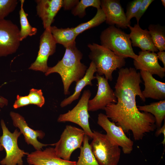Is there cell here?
<instances>
[{"label": "cell", "mask_w": 165, "mask_h": 165, "mask_svg": "<svg viewBox=\"0 0 165 165\" xmlns=\"http://www.w3.org/2000/svg\"><path fill=\"white\" fill-rule=\"evenodd\" d=\"M82 57V53L76 47L75 43L65 48L62 59L54 66L49 67L45 73L46 76L54 73L60 75L65 95L70 94L69 88L71 84L74 82H77L85 74L87 68L81 61Z\"/></svg>", "instance_id": "cell-1"}, {"label": "cell", "mask_w": 165, "mask_h": 165, "mask_svg": "<svg viewBox=\"0 0 165 165\" xmlns=\"http://www.w3.org/2000/svg\"><path fill=\"white\" fill-rule=\"evenodd\" d=\"M87 46L90 51L89 57L94 64L97 74L104 76L108 80L113 79L112 73L125 64V58L115 54L108 48L97 44H89Z\"/></svg>", "instance_id": "cell-2"}, {"label": "cell", "mask_w": 165, "mask_h": 165, "mask_svg": "<svg viewBox=\"0 0 165 165\" xmlns=\"http://www.w3.org/2000/svg\"><path fill=\"white\" fill-rule=\"evenodd\" d=\"M101 45L124 58L136 59L138 57L133 51L129 35L114 26L103 31L100 35Z\"/></svg>", "instance_id": "cell-3"}, {"label": "cell", "mask_w": 165, "mask_h": 165, "mask_svg": "<svg viewBox=\"0 0 165 165\" xmlns=\"http://www.w3.org/2000/svg\"><path fill=\"white\" fill-rule=\"evenodd\" d=\"M90 144L99 165H118L121 156L119 147L106 135L94 131Z\"/></svg>", "instance_id": "cell-4"}, {"label": "cell", "mask_w": 165, "mask_h": 165, "mask_svg": "<svg viewBox=\"0 0 165 165\" xmlns=\"http://www.w3.org/2000/svg\"><path fill=\"white\" fill-rule=\"evenodd\" d=\"M2 134L0 137V143L5 150L6 156L0 161L1 165H23L22 158L29 153L20 149L17 143L19 137L21 134L17 129L11 133L7 127L4 121L0 122Z\"/></svg>", "instance_id": "cell-5"}, {"label": "cell", "mask_w": 165, "mask_h": 165, "mask_svg": "<svg viewBox=\"0 0 165 165\" xmlns=\"http://www.w3.org/2000/svg\"><path fill=\"white\" fill-rule=\"evenodd\" d=\"M91 94L90 90H84L76 105L71 110L58 116V122H71L80 126L85 134L93 139L94 134L91 130L89 123L90 117L88 113V104Z\"/></svg>", "instance_id": "cell-6"}, {"label": "cell", "mask_w": 165, "mask_h": 165, "mask_svg": "<svg viewBox=\"0 0 165 165\" xmlns=\"http://www.w3.org/2000/svg\"><path fill=\"white\" fill-rule=\"evenodd\" d=\"M85 135L82 129L67 125L59 140L54 144L56 154L63 159L70 160L73 152L78 148H81Z\"/></svg>", "instance_id": "cell-7"}, {"label": "cell", "mask_w": 165, "mask_h": 165, "mask_svg": "<svg viewBox=\"0 0 165 165\" xmlns=\"http://www.w3.org/2000/svg\"><path fill=\"white\" fill-rule=\"evenodd\" d=\"M20 42L17 26L9 20H0V57L16 53Z\"/></svg>", "instance_id": "cell-8"}, {"label": "cell", "mask_w": 165, "mask_h": 165, "mask_svg": "<svg viewBox=\"0 0 165 165\" xmlns=\"http://www.w3.org/2000/svg\"><path fill=\"white\" fill-rule=\"evenodd\" d=\"M97 123L106 132V135L122 149L125 154H130L133 150L134 142L128 137L120 127L111 121L105 114L100 113Z\"/></svg>", "instance_id": "cell-9"}, {"label": "cell", "mask_w": 165, "mask_h": 165, "mask_svg": "<svg viewBox=\"0 0 165 165\" xmlns=\"http://www.w3.org/2000/svg\"><path fill=\"white\" fill-rule=\"evenodd\" d=\"M57 44L50 29H45L40 37L39 49L36 58L28 69L45 73L49 68L47 65L48 58L55 52Z\"/></svg>", "instance_id": "cell-10"}, {"label": "cell", "mask_w": 165, "mask_h": 165, "mask_svg": "<svg viewBox=\"0 0 165 165\" xmlns=\"http://www.w3.org/2000/svg\"><path fill=\"white\" fill-rule=\"evenodd\" d=\"M95 77L97 83V90L95 96L88 101V111L104 110L108 105L117 102L114 92L110 86L108 80L104 76L99 75L97 73Z\"/></svg>", "instance_id": "cell-11"}, {"label": "cell", "mask_w": 165, "mask_h": 165, "mask_svg": "<svg viewBox=\"0 0 165 165\" xmlns=\"http://www.w3.org/2000/svg\"><path fill=\"white\" fill-rule=\"evenodd\" d=\"M10 116L13 125L20 130V132L24 137L25 142L32 145L36 150H40L48 145L54 146V144H44L40 142L38 138L42 139L45 136V133L41 130H35L28 125L24 117L17 112L11 111Z\"/></svg>", "instance_id": "cell-12"}, {"label": "cell", "mask_w": 165, "mask_h": 165, "mask_svg": "<svg viewBox=\"0 0 165 165\" xmlns=\"http://www.w3.org/2000/svg\"><path fill=\"white\" fill-rule=\"evenodd\" d=\"M101 8L105 15L107 24L122 28H127L130 25L119 0H101Z\"/></svg>", "instance_id": "cell-13"}, {"label": "cell", "mask_w": 165, "mask_h": 165, "mask_svg": "<svg viewBox=\"0 0 165 165\" xmlns=\"http://www.w3.org/2000/svg\"><path fill=\"white\" fill-rule=\"evenodd\" d=\"M27 162L31 165H75L76 161L63 159L56 154L54 148L49 147L36 150L27 156Z\"/></svg>", "instance_id": "cell-14"}, {"label": "cell", "mask_w": 165, "mask_h": 165, "mask_svg": "<svg viewBox=\"0 0 165 165\" xmlns=\"http://www.w3.org/2000/svg\"><path fill=\"white\" fill-rule=\"evenodd\" d=\"M135 68L156 75L161 78L165 76V68L159 64L157 54L148 51H141L138 57L134 61Z\"/></svg>", "instance_id": "cell-15"}, {"label": "cell", "mask_w": 165, "mask_h": 165, "mask_svg": "<svg viewBox=\"0 0 165 165\" xmlns=\"http://www.w3.org/2000/svg\"><path fill=\"white\" fill-rule=\"evenodd\" d=\"M37 15L45 29H50L54 17L62 7V0H36Z\"/></svg>", "instance_id": "cell-16"}, {"label": "cell", "mask_w": 165, "mask_h": 165, "mask_svg": "<svg viewBox=\"0 0 165 165\" xmlns=\"http://www.w3.org/2000/svg\"><path fill=\"white\" fill-rule=\"evenodd\" d=\"M141 78L144 82L145 88L142 91L143 97L159 101L165 99V83L156 79L153 75L140 71Z\"/></svg>", "instance_id": "cell-17"}, {"label": "cell", "mask_w": 165, "mask_h": 165, "mask_svg": "<svg viewBox=\"0 0 165 165\" xmlns=\"http://www.w3.org/2000/svg\"><path fill=\"white\" fill-rule=\"evenodd\" d=\"M130 31L129 34L132 46L140 48L141 51L156 52L158 50L154 46L148 30H144L137 24L134 27L128 26Z\"/></svg>", "instance_id": "cell-18"}, {"label": "cell", "mask_w": 165, "mask_h": 165, "mask_svg": "<svg viewBox=\"0 0 165 165\" xmlns=\"http://www.w3.org/2000/svg\"><path fill=\"white\" fill-rule=\"evenodd\" d=\"M96 72L97 69L94 64L91 61L84 76L76 83L74 93L68 98L64 99L61 103L60 106L61 108L66 107L78 99L82 90L86 86H93L92 81L96 79L94 74Z\"/></svg>", "instance_id": "cell-19"}, {"label": "cell", "mask_w": 165, "mask_h": 165, "mask_svg": "<svg viewBox=\"0 0 165 165\" xmlns=\"http://www.w3.org/2000/svg\"><path fill=\"white\" fill-rule=\"evenodd\" d=\"M50 31L56 43L62 45L65 48L76 43L75 39L78 35L74 28H58L55 26H51Z\"/></svg>", "instance_id": "cell-20"}, {"label": "cell", "mask_w": 165, "mask_h": 165, "mask_svg": "<svg viewBox=\"0 0 165 165\" xmlns=\"http://www.w3.org/2000/svg\"><path fill=\"white\" fill-rule=\"evenodd\" d=\"M137 107L140 111L150 113L154 116L158 128L161 127L162 122L165 118V100L148 105L138 106Z\"/></svg>", "instance_id": "cell-21"}, {"label": "cell", "mask_w": 165, "mask_h": 165, "mask_svg": "<svg viewBox=\"0 0 165 165\" xmlns=\"http://www.w3.org/2000/svg\"><path fill=\"white\" fill-rule=\"evenodd\" d=\"M89 139V137L85 134L83 145L80 148V155L75 165H99L92 151Z\"/></svg>", "instance_id": "cell-22"}, {"label": "cell", "mask_w": 165, "mask_h": 165, "mask_svg": "<svg viewBox=\"0 0 165 165\" xmlns=\"http://www.w3.org/2000/svg\"><path fill=\"white\" fill-rule=\"evenodd\" d=\"M20 8L19 12L20 21V41H22L28 36H31L35 35L37 32L36 28L32 27L30 24L26 13L24 9V0H20Z\"/></svg>", "instance_id": "cell-23"}, {"label": "cell", "mask_w": 165, "mask_h": 165, "mask_svg": "<svg viewBox=\"0 0 165 165\" xmlns=\"http://www.w3.org/2000/svg\"><path fill=\"white\" fill-rule=\"evenodd\" d=\"M148 31L153 43L159 51L165 50V29L159 24H150Z\"/></svg>", "instance_id": "cell-24"}, {"label": "cell", "mask_w": 165, "mask_h": 165, "mask_svg": "<svg viewBox=\"0 0 165 165\" xmlns=\"http://www.w3.org/2000/svg\"><path fill=\"white\" fill-rule=\"evenodd\" d=\"M105 15L101 8L97 9L95 16L90 20L82 23L75 28L74 30L78 36L79 34L87 30L98 26L105 21Z\"/></svg>", "instance_id": "cell-25"}, {"label": "cell", "mask_w": 165, "mask_h": 165, "mask_svg": "<svg viewBox=\"0 0 165 165\" xmlns=\"http://www.w3.org/2000/svg\"><path fill=\"white\" fill-rule=\"evenodd\" d=\"M89 7H93L97 9L101 8V0H81L72 9V13L75 16L82 18L86 15V9Z\"/></svg>", "instance_id": "cell-26"}, {"label": "cell", "mask_w": 165, "mask_h": 165, "mask_svg": "<svg viewBox=\"0 0 165 165\" xmlns=\"http://www.w3.org/2000/svg\"><path fill=\"white\" fill-rule=\"evenodd\" d=\"M18 1L17 0H0V20L5 19L15 9Z\"/></svg>", "instance_id": "cell-27"}, {"label": "cell", "mask_w": 165, "mask_h": 165, "mask_svg": "<svg viewBox=\"0 0 165 165\" xmlns=\"http://www.w3.org/2000/svg\"><path fill=\"white\" fill-rule=\"evenodd\" d=\"M28 96L31 104L36 105L40 108L44 104L45 100L41 90L32 88Z\"/></svg>", "instance_id": "cell-28"}, {"label": "cell", "mask_w": 165, "mask_h": 165, "mask_svg": "<svg viewBox=\"0 0 165 165\" xmlns=\"http://www.w3.org/2000/svg\"><path fill=\"white\" fill-rule=\"evenodd\" d=\"M142 0H134L127 5L125 15L127 21L131 23L130 20L135 17L138 13Z\"/></svg>", "instance_id": "cell-29"}, {"label": "cell", "mask_w": 165, "mask_h": 165, "mask_svg": "<svg viewBox=\"0 0 165 165\" xmlns=\"http://www.w3.org/2000/svg\"><path fill=\"white\" fill-rule=\"evenodd\" d=\"M153 1V0H142L138 13L135 17L137 20V24H139V22L140 19Z\"/></svg>", "instance_id": "cell-30"}, {"label": "cell", "mask_w": 165, "mask_h": 165, "mask_svg": "<svg viewBox=\"0 0 165 165\" xmlns=\"http://www.w3.org/2000/svg\"><path fill=\"white\" fill-rule=\"evenodd\" d=\"M30 104L31 102L28 96H20L17 95L13 107L14 108L17 109Z\"/></svg>", "instance_id": "cell-31"}, {"label": "cell", "mask_w": 165, "mask_h": 165, "mask_svg": "<svg viewBox=\"0 0 165 165\" xmlns=\"http://www.w3.org/2000/svg\"><path fill=\"white\" fill-rule=\"evenodd\" d=\"M79 1L78 0H62V7L64 10H72Z\"/></svg>", "instance_id": "cell-32"}, {"label": "cell", "mask_w": 165, "mask_h": 165, "mask_svg": "<svg viewBox=\"0 0 165 165\" xmlns=\"http://www.w3.org/2000/svg\"><path fill=\"white\" fill-rule=\"evenodd\" d=\"M161 134H163L164 138L163 139L161 142L163 146H164L165 144V121L164 120V124L161 126L160 127L158 128L157 131L155 133V135L156 137H158Z\"/></svg>", "instance_id": "cell-33"}, {"label": "cell", "mask_w": 165, "mask_h": 165, "mask_svg": "<svg viewBox=\"0 0 165 165\" xmlns=\"http://www.w3.org/2000/svg\"><path fill=\"white\" fill-rule=\"evenodd\" d=\"M158 59L162 62L164 68H165V52L164 51H159L157 54Z\"/></svg>", "instance_id": "cell-34"}, {"label": "cell", "mask_w": 165, "mask_h": 165, "mask_svg": "<svg viewBox=\"0 0 165 165\" xmlns=\"http://www.w3.org/2000/svg\"><path fill=\"white\" fill-rule=\"evenodd\" d=\"M8 104V101L7 99L2 97H0V108H3Z\"/></svg>", "instance_id": "cell-35"}, {"label": "cell", "mask_w": 165, "mask_h": 165, "mask_svg": "<svg viewBox=\"0 0 165 165\" xmlns=\"http://www.w3.org/2000/svg\"><path fill=\"white\" fill-rule=\"evenodd\" d=\"M162 3V5H163V6H164V7H165V0H161Z\"/></svg>", "instance_id": "cell-36"}, {"label": "cell", "mask_w": 165, "mask_h": 165, "mask_svg": "<svg viewBox=\"0 0 165 165\" xmlns=\"http://www.w3.org/2000/svg\"><path fill=\"white\" fill-rule=\"evenodd\" d=\"M4 149L3 147L0 143V151H2Z\"/></svg>", "instance_id": "cell-37"}, {"label": "cell", "mask_w": 165, "mask_h": 165, "mask_svg": "<svg viewBox=\"0 0 165 165\" xmlns=\"http://www.w3.org/2000/svg\"><path fill=\"white\" fill-rule=\"evenodd\" d=\"M1 111V109H0V112Z\"/></svg>", "instance_id": "cell-38"}, {"label": "cell", "mask_w": 165, "mask_h": 165, "mask_svg": "<svg viewBox=\"0 0 165 165\" xmlns=\"http://www.w3.org/2000/svg\"><path fill=\"white\" fill-rule=\"evenodd\" d=\"M30 165V164H28V165Z\"/></svg>", "instance_id": "cell-39"}]
</instances>
